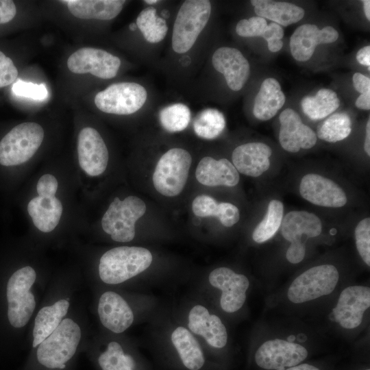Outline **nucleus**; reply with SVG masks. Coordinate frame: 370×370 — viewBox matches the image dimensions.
<instances>
[{"mask_svg": "<svg viewBox=\"0 0 370 370\" xmlns=\"http://www.w3.org/2000/svg\"><path fill=\"white\" fill-rule=\"evenodd\" d=\"M152 260L151 252L145 248L135 246L116 247L101 256L99 264V275L106 284H121L147 269Z\"/></svg>", "mask_w": 370, "mask_h": 370, "instance_id": "f257e3e1", "label": "nucleus"}, {"mask_svg": "<svg viewBox=\"0 0 370 370\" xmlns=\"http://www.w3.org/2000/svg\"><path fill=\"white\" fill-rule=\"evenodd\" d=\"M82 328L65 317L58 328L36 347L38 362L49 369H63L75 355L82 340Z\"/></svg>", "mask_w": 370, "mask_h": 370, "instance_id": "f03ea898", "label": "nucleus"}, {"mask_svg": "<svg viewBox=\"0 0 370 370\" xmlns=\"http://www.w3.org/2000/svg\"><path fill=\"white\" fill-rule=\"evenodd\" d=\"M37 279L35 269L23 267L9 278L6 286L7 317L14 328H24L33 316L36 307L32 288Z\"/></svg>", "mask_w": 370, "mask_h": 370, "instance_id": "7ed1b4c3", "label": "nucleus"}, {"mask_svg": "<svg viewBox=\"0 0 370 370\" xmlns=\"http://www.w3.org/2000/svg\"><path fill=\"white\" fill-rule=\"evenodd\" d=\"M211 14L208 0H187L181 5L173 24L172 48L177 53L189 51L206 27Z\"/></svg>", "mask_w": 370, "mask_h": 370, "instance_id": "20e7f679", "label": "nucleus"}, {"mask_svg": "<svg viewBox=\"0 0 370 370\" xmlns=\"http://www.w3.org/2000/svg\"><path fill=\"white\" fill-rule=\"evenodd\" d=\"M146 204L130 195L121 201L115 197L101 219L103 231L116 242L127 243L135 236V223L146 212Z\"/></svg>", "mask_w": 370, "mask_h": 370, "instance_id": "39448f33", "label": "nucleus"}, {"mask_svg": "<svg viewBox=\"0 0 370 370\" xmlns=\"http://www.w3.org/2000/svg\"><path fill=\"white\" fill-rule=\"evenodd\" d=\"M44 134L36 123L16 125L0 141V164L9 166L27 162L41 145Z\"/></svg>", "mask_w": 370, "mask_h": 370, "instance_id": "423d86ee", "label": "nucleus"}, {"mask_svg": "<svg viewBox=\"0 0 370 370\" xmlns=\"http://www.w3.org/2000/svg\"><path fill=\"white\" fill-rule=\"evenodd\" d=\"M192 162L189 152L182 148H173L158 161L152 181L156 190L166 197L178 195L184 189Z\"/></svg>", "mask_w": 370, "mask_h": 370, "instance_id": "0eeeda50", "label": "nucleus"}, {"mask_svg": "<svg viewBox=\"0 0 370 370\" xmlns=\"http://www.w3.org/2000/svg\"><path fill=\"white\" fill-rule=\"evenodd\" d=\"M338 278V271L332 264L312 267L294 280L288 288V297L291 301L300 304L330 294Z\"/></svg>", "mask_w": 370, "mask_h": 370, "instance_id": "6e6552de", "label": "nucleus"}, {"mask_svg": "<svg viewBox=\"0 0 370 370\" xmlns=\"http://www.w3.org/2000/svg\"><path fill=\"white\" fill-rule=\"evenodd\" d=\"M147 97L145 88L134 82L113 84L99 92L95 103L101 111L119 115H127L139 110Z\"/></svg>", "mask_w": 370, "mask_h": 370, "instance_id": "1a4fd4ad", "label": "nucleus"}, {"mask_svg": "<svg viewBox=\"0 0 370 370\" xmlns=\"http://www.w3.org/2000/svg\"><path fill=\"white\" fill-rule=\"evenodd\" d=\"M67 66L72 73H89L97 77L108 79L116 75L121 60L103 49L83 47L69 56Z\"/></svg>", "mask_w": 370, "mask_h": 370, "instance_id": "9d476101", "label": "nucleus"}, {"mask_svg": "<svg viewBox=\"0 0 370 370\" xmlns=\"http://www.w3.org/2000/svg\"><path fill=\"white\" fill-rule=\"evenodd\" d=\"M308 356L306 349L299 344L282 339L264 342L256 351V364L265 369L284 370L298 365Z\"/></svg>", "mask_w": 370, "mask_h": 370, "instance_id": "9b49d317", "label": "nucleus"}, {"mask_svg": "<svg viewBox=\"0 0 370 370\" xmlns=\"http://www.w3.org/2000/svg\"><path fill=\"white\" fill-rule=\"evenodd\" d=\"M79 164L90 176H98L106 169L109 154L100 134L94 128L86 127L79 133L77 138Z\"/></svg>", "mask_w": 370, "mask_h": 370, "instance_id": "f8f14e48", "label": "nucleus"}, {"mask_svg": "<svg viewBox=\"0 0 370 370\" xmlns=\"http://www.w3.org/2000/svg\"><path fill=\"white\" fill-rule=\"evenodd\" d=\"M370 306V288L363 286H351L341 293L338 303L332 310L334 320L343 328L354 329L362 323L363 314Z\"/></svg>", "mask_w": 370, "mask_h": 370, "instance_id": "ddd939ff", "label": "nucleus"}, {"mask_svg": "<svg viewBox=\"0 0 370 370\" xmlns=\"http://www.w3.org/2000/svg\"><path fill=\"white\" fill-rule=\"evenodd\" d=\"M209 282L212 286L221 290L220 303L224 311L234 312L243 306L249 285L246 276L227 267H219L210 273Z\"/></svg>", "mask_w": 370, "mask_h": 370, "instance_id": "4468645a", "label": "nucleus"}, {"mask_svg": "<svg viewBox=\"0 0 370 370\" xmlns=\"http://www.w3.org/2000/svg\"><path fill=\"white\" fill-rule=\"evenodd\" d=\"M299 193L308 201L328 208H341L347 200L345 193L336 183L314 173L306 174L301 178Z\"/></svg>", "mask_w": 370, "mask_h": 370, "instance_id": "2eb2a0df", "label": "nucleus"}, {"mask_svg": "<svg viewBox=\"0 0 370 370\" xmlns=\"http://www.w3.org/2000/svg\"><path fill=\"white\" fill-rule=\"evenodd\" d=\"M280 127L279 141L282 147L291 153L300 149H308L314 146L317 137L314 132L303 123L299 115L293 109L286 108L279 116Z\"/></svg>", "mask_w": 370, "mask_h": 370, "instance_id": "dca6fc26", "label": "nucleus"}, {"mask_svg": "<svg viewBox=\"0 0 370 370\" xmlns=\"http://www.w3.org/2000/svg\"><path fill=\"white\" fill-rule=\"evenodd\" d=\"M338 38V32L331 26L319 29L314 24L301 25L291 36V55L297 61L306 62L311 58L317 45L334 42Z\"/></svg>", "mask_w": 370, "mask_h": 370, "instance_id": "f3484780", "label": "nucleus"}, {"mask_svg": "<svg viewBox=\"0 0 370 370\" xmlns=\"http://www.w3.org/2000/svg\"><path fill=\"white\" fill-rule=\"evenodd\" d=\"M212 62L215 70L224 75L228 87L232 90H240L249 77V63L236 48H219L212 56Z\"/></svg>", "mask_w": 370, "mask_h": 370, "instance_id": "a211bd4d", "label": "nucleus"}, {"mask_svg": "<svg viewBox=\"0 0 370 370\" xmlns=\"http://www.w3.org/2000/svg\"><path fill=\"white\" fill-rule=\"evenodd\" d=\"M97 312L102 325L114 333L123 332L134 321L130 306L114 291H106L101 295Z\"/></svg>", "mask_w": 370, "mask_h": 370, "instance_id": "6ab92c4d", "label": "nucleus"}, {"mask_svg": "<svg viewBox=\"0 0 370 370\" xmlns=\"http://www.w3.org/2000/svg\"><path fill=\"white\" fill-rule=\"evenodd\" d=\"M271 147L262 143H249L238 146L232 155V164L238 172L258 177L270 166Z\"/></svg>", "mask_w": 370, "mask_h": 370, "instance_id": "aec40b11", "label": "nucleus"}, {"mask_svg": "<svg viewBox=\"0 0 370 370\" xmlns=\"http://www.w3.org/2000/svg\"><path fill=\"white\" fill-rule=\"evenodd\" d=\"M188 325L192 332L202 336L214 347L222 348L227 343L225 325L219 317L210 314L203 306L197 305L190 310Z\"/></svg>", "mask_w": 370, "mask_h": 370, "instance_id": "412c9836", "label": "nucleus"}, {"mask_svg": "<svg viewBox=\"0 0 370 370\" xmlns=\"http://www.w3.org/2000/svg\"><path fill=\"white\" fill-rule=\"evenodd\" d=\"M197 180L207 186H236L240 180L239 173L228 160H219L210 156L203 158L199 162L196 171Z\"/></svg>", "mask_w": 370, "mask_h": 370, "instance_id": "4be33fe9", "label": "nucleus"}, {"mask_svg": "<svg viewBox=\"0 0 370 370\" xmlns=\"http://www.w3.org/2000/svg\"><path fill=\"white\" fill-rule=\"evenodd\" d=\"M281 233L291 244H302L301 238L305 234L308 238L318 236L322 231L320 219L306 211H291L283 217Z\"/></svg>", "mask_w": 370, "mask_h": 370, "instance_id": "5701e85b", "label": "nucleus"}, {"mask_svg": "<svg viewBox=\"0 0 370 370\" xmlns=\"http://www.w3.org/2000/svg\"><path fill=\"white\" fill-rule=\"evenodd\" d=\"M70 307L69 297L60 298L37 312L32 330V347L38 346L60 324Z\"/></svg>", "mask_w": 370, "mask_h": 370, "instance_id": "b1692460", "label": "nucleus"}, {"mask_svg": "<svg viewBox=\"0 0 370 370\" xmlns=\"http://www.w3.org/2000/svg\"><path fill=\"white\" fill-rule=\"evenodd\" d=\"M27 212L34 225L41 232L53 231L60 220L63 206L61 201L54 197L37 196L27 205Z\"/></svg>", "mask_w": 370, "mask_h": 370, "instance_id": "393cba45", "label": "nucleus"}, {"mask_svg": "<svg viewBox=\"0 0 370 370\" xmlns=\"http://www.w3.org/2000/svg\"><path fill=\"white\" fill-rule=\"evenodd\" d=\"M286 97L278 81L274 78L265 79L255 98L253 114L260 121L273 118L284 106Z\"/></svg>", "mask_w": 370, "mask_h": 370, "instance_id": "a878e982", "label": "nucleus"}, {"mask_svg": "<svg viewBox=\"0 0 370 370\" xmlns=\"http://www.w3.org/2000/svg\"><path fill=\"white\" fill-rule=\"evenodd\" d=\"M69 10L82 19L110 20L122 10L123 0H66Z\"/></svg>", "mask_w": 370, "mask_h": 370, "instance_id": "bb28decb", "label": "nucleus"}, {"mask_svg": "<svg viewBox=\"0 0 370 370\" xmlns=\"http://www.w3.org/2000/svg\"><path fill=\"white\" fill-rule=\"evenodd\" d=\"M258 16L273 21L279 25L288 26L301 20L304 10L293 3L271 0L251 1Z\"/></svg>", "mask_w": 370, "mask_h": 370, "instance_id": "cd10ccee", "label": "nucleus"}, {"mask_svg": "<svg viewBox=\"0 0 370 370\" xmlns=\"http://www.w3.org/2000/svg\"><path fill=\"white\" fill-rule=\"evenodd\" d=\"M171 341L184 366L190 370H199L204 364V356L198 341L184 327L177 328L171 334Z\"/></svg>", "mask_w": 370, "mask_h": 370, "instance_id": "c85d7f7f", "label": "nucleus"}, {"mask_svg": "<svg viewBox=\"0 0 370 370\" xmlns=\"http://www.w3.org/2000/svg\"><path fill=\"white\" fill-rule=\"evenodd\" d=\"M340 106L337 94L329 88L319 90L314 97L306 96L301 101L304 113L312 120H321L336 111Z\"/></svg>", "mask_w": 370, "mask_h": 370, "instance_id": "c756f323", "label": "nucleus"}, {"mask_svg": "<svg viewBox=\"0 0 370 370\" xmlns=\"http://www.w3.org/2000/svg\"><path fill=\"white\" fill-rule=\"evenodd\" d=\"M352 132V121L345 112L334 113L321 123L317 130V137L329 143L346 138Z\"/></svg>", "mask_w": 370, "mask_h": 370, "instance_id": "7c9ffc66", "label": "nucleus"}, {"mask_svg": "<svg viewBox=\"0 0 370 370\" xmlns=\"http://www.w3.org/2000/svg\"><path fill=\"white\" fill-rule=\"evenodd\" d=\"M136 24L147 41L157 43L166 35L168 27L165 19L156 14V10L149 7L138 14Z\"/></svg>", "mask_w": 370, "mask_h": 370, "instance_id": "2f4dec72", "label": "nucleus"}, {"mask_svg": "<svg viewBox=\"0 0 370 370\" xmlns=\"http://www.w3.org/2000/svg\"><path fill=\"white\" fill-rule=\"evenodd\" d=\"M283 213V204L279 200H271L264 217L253 232V240L258 243H262L271 238L281 225Z\"/></svg>", "mask_w": 370, "mask_h": 370, "instance_id": "473e14b6", "label": "nucleus"}, {"mask_svg": "<svg viewBox=\"0 0 370 370\" xmlns=\"http://www.w3.org/2000/svg\"><path fill=\"white\" fill-rule=\"evenodd\" d=\"M225 127L224 115L214 108H207L198 114L193 123V129L197 136L204 139H214L218 137Z\"/></svg>", "mask_w": 370, "mask_h": 370, "instance_id": "72a5a7b5", "label": "nucleus"}, {"mask_svg": "<svg viewBox=\"0 0 370 370\" xmlns=\"http://www.w3.org/2000/svg\"><path fill=\"white\" fill-rule=\"evenodd\" d=\"M189 108L181 103H176L162 108L159 113V120L162 127L169 132L185 130L190 121Z\"/></svg>", "mask_w": 370, "mask_h": 370, "instance_id": "f704fd0d", "label": "nucleus"}, {"mask_svg": "<svg viewBox=\"0 0 370 370\" xmlns=\"http://www.w3.org/2000/svg\"><path fill=\"white\" fill-rule=\"evenodd\" d=\"M98 362L102 370H134L127 362V354L121 345L115 341L110 342L107 349L99 356Z\"/></svg>", "mask_w": 370, "mask_h": 370, "instance_id": "c9c22d12", "label": "nucleus"}, {"mask_svg": "<svg viewBox=\"0 0 370 370\" xmlns=\"http://www.w3.org/2000/svg\"><path fill=\"white\" fill-rule=\"evenodd\" d=\"M355 240L357 250L363 260L370 265V219L361 220L355 228Z\"/></svg>", "mask_w": 370, "mask_h": 370, "instance_id": "e433bc0d", "label": "nucleus"}, {"mask_svg": "<svg viewBox=\"0 0 370 370\" xmlns=\"http://www.w3.org/2000/svg\"><path fill=\"white\" fill-rule=\"evenodd\" d=\"M267 26L265 18L258 16H252L238 21L236 26V32L241 37H261Z\"/></svg>", "mask_w": 370, "mask_h": 370, "instance_id": "4c0bfd02", "label": "nucleus"}, {"mask_svg": "<svg viewBox=\"0 0 370 370\" xmlns=\"http://www.w3.org/2000/svg\"><path fill=\"white\" fill-rule=\"evenodd\" d=\"M12 89L13 93L17 96L34 100H43L48 95L47 89L44 84H36L20 79L13 84Z\"/></svg>", "mask_w": 370, "mask_h": 370, "instance_id": "58836bf2", "label": "nucleus"}, {"mask_svg": "<svg viewBox=\"0 0 370 370\" xmlns=\"http://www.w3.org/2000/svg\"><path fill=\"white\" fill-rule=\"evenodd\" d=\"M217 201L208 195L197 196L192 203L193 213L200 217H216L218 209Z\"/></svg>", "mask_w": 370, "mask_h": 370, "instance_id": "ea45409f", "label": "nucleus"}, {"mask_svg": "<svg viewBox=\"0 0 370 370\" xmlns=\"http://www.w3.org/2000/svg\"><path fill=\"white\" fill-rule=\"evenodd\" d=\"M284 36L283 28L277 23H271L263 32L262 37L267 42L268 49L271 52H278L283 47L282 38Z\"/></svg>", "mask_w": 370, "mask_h": 370, "instance_id": "a19ab883", "label": "nucleus"}, {"mask_svg": "<svg viewBox=\"0 0 370 370\" xmlns=\"http://www.w3.org/2000/svg\"><path fill=\"white\" fill-rule=\"evenodd\" d=\"M18 77L13 61L0 51V88L12 84Z\"/></svg>", "mask_w": 370, "mask_h": 370, "instance_id": "79ce46f5", "label": "nucleus"}, {"mask_svg": "<svg viewBox=\"0 0 370 370\" xmlns=\"http://www.w3.org/2000/svg\"><path fill=\"white\" fill-rule=\"evenodd\" d=\"M216 217L225 227H232L240 219L238 208L234 204L227 202H221L218 204Z\"/></svg>", "mask_w": 370, "mask_h": 370, "instance_id": "37998d69", "label": "nucleus"}, {"mask_svg": "<svg viewBox=\"0 0 370 370\" xmlns=\"http://www.w3.org/2000/svg\"><path fill=\"white\" fill-rule=\"evenodd\" d=\"M58 188L57 179L51 174H45L38 180L36 191L40 197H54Z\"/></svg>", "mask_w": 370, "mask_h": 370, "instance_id": "c03bdc74", "label": "nucleus"}, {"mask_svg": "<svg viewBox=\"0 0 370 370\" xmlns=\"http://www.w3.org/2000/svg\"><path fill=\"white\" fill-rule=\"evenodd\" d=\"M16 13L14 3L10 0H0V24L5 23L14 18Z\"/></svg>", "mask_w": 370, "mask_h": 370, "instance_id": "a18cd8bd", "label": "nucleus"}, {"mask_svg": "<svg viewBox=\"0 0 370 370\" xmlns=\"http://www.w3.org/2000/svg\"><path fill=\"white\" fill-rule=\"evenodd\" d=\"M306 246L302 244H291L286 253V259L293 264L301 262L305 256Z\"/></svg>", "mask_w": 370, "mask_h": 370, "instance_id": "49530a36", "label": "nucleus"}, {"mask_svg": "<svg viewBox=\"0 0 370 370\" xmlns=\"http://www.w3.org/2000/svg\"><path fill=\"white\" fill-rule=\"evenodd\" d=\"M353 85L360 94L370 92V78L360 73H356L352 77Z\"/></svg>", "mask_w": 370, "mask_h": 370, "instance_id": "de8ad7c7", "label": "nucleus"}, {"mask_svg": "<svg viewBox=\"0 0 370 370\" xmlns=\"http://www.w3.org/2000/svg\"><path fill=\"white\" fill-rule=\"evenodd\" d=\"M356 60L362 65L367 66L370 70V46L361 48L356 53Z\"/></svg>", "mask_w": 370, "mask_h": 370, "instance_id": "09e8293b", "label": "nucleus"}, {"mask_svg": "<svg viewBox=\"0 0 370 370\" xmlns=\"http://www.w3.org/2000/svg\"><path fill=\"white\" fill-rule=\"evenodd\" d=\"M356 106L361 110L370 109V92L360 94L355 101Z\"/></svg>", "mask_w": 370, "mask_h": 370, "instance_id": "8fccbe9b", "label": "nucleus"}, {"mask_svg": "<svg viewBox=\"0 0 370 370\" xmlns=\"http://www.w3.org/2000/svg\"><path fill=\"white\" fill-rule=\"evenodd\" d=\"M364 149L368 156H370V120L366 124V136L364 144Z\"/></svg>", "mask_w": 370, "mask_h": 370, "instance_id": "3c124183", "label": "nucleus"}, {"mask_svg": "<svg viewBox=\"0 0 370 370\" xmlns=\"http://www.w3.org/2000/svg\"><path fill=\"white\" fill-rule=\"evenodd\" d=\"M284 370H319V369L317 367L308 365V364H301V365L289 367L288 369H284Z\"/></svg>", "mask_w": 370, "mask_h": 370, "instance_id": "603ef678", "label": "nucleus"}, {"mask_svg": "<svg viewBox=\"0 0 370 370\" xmlns=\"http://www.w3.org/2000/svg\"><path fill=\"white\" fill-rule=\"evenodd\" d=\"M362 3L365 16L368 21H370V1L364 0L362 1Z\"/></svg>", "mask_w": 370, "mask_h": 370, "instance_id": "864d4df0", "label": "nucleus"}, {"mask_svg": "<svg viewBox=\"0 0 370 370\" xmlns=\"http://www.w3.org/2000/svg\"><path fill=\"white\" fill-rule=\"evenodd\" d=\"M161 15L164 19L167 18L169 17V12L167 10H163L161 12Z\"/></svg>", "mask_w": 370, "mask_h": 370, "instance_id": "5fc2aeb1", "label": "nucleus"}, {"mask_svg": "<svg viewBox=\"0 0 370 370\" xmlns=\"http://www.w3.org/2000/svg\"><path fill=\"white\" fill-rule=\"evenodd\" d=\"M145 2L147 4H150V5H152V4H155L156 3H158L159 1L158 0H145Z\"/></svg>", "mask_w": 370, "mask_h": 370, "instance_id": "6e6d98bb", "label": "nucleus"}, {"mask_svg": "<svg viewBox=\"0 0 370 370\" xmlns=\"http://www.w3.org/2000/svg\"><path fill=\"white\" fill-rule=\"evenodd\" d=\"M129 27H130V30L134 31L137 28V25H136V23H132L131 24H130Z\"/></svg>", "mask_w": 370, "mask_h": 370, "instance_id": "4d7b16f0", "label": "nucleus"}, {"mask_svg": "<svg viewBox=\"0 0 370 370\" xmlns=\"http://www.w3.org/2000/svg\"><path fill=\"white\" fill-rule=\"evenodd\" d=\"M330 233H331V234H332V235H333V234H335L336 230H335L334 229H332V230H331Z\"/></svg>", "mask_w": 370, "mask_h": 370, "instance_id": "13d9d810", "label": "nucleus"}, {"mask_svg": "<svg viewBox=\"0 0 370 370\" xmlns=\"http://www.w3.org/2000/svg\"><path fill=\"white\" fill-rule=\"evenodd\" d=\"M366 370H369V369H366Z\"/></svg>", "mask_w": 370, "mask_h": 370, "instance_id": "bf43d9fd", "label": "nucleus"}]
</instances>
